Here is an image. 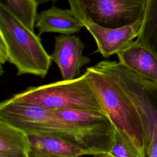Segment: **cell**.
I'll use <instances>...</instances> for the list:
<instances>
[{"instance_id":"obj_15","label":"cell","mask_w":157,"mask_h":157,"mask_svg":"<svg viewBox=\"0 0 157 157\" xmlns=\"http://www.w3.org/2000/svg\"><path fill=\"white\" fill-rule=\"evenodd\" d=\"M11 12L27 28L34 31L38 4L34 0H6Z\"/></svg>"},{"instance_id":"obj_12","label":"cell","mask_w":157,"mask_h":157,"mask_svg":"<svg viewBox=\"0 0 157 157\" xmlns=\"http://www.w3.org/2000/svg\"><path fill=\"white\" fill-rule=\"evenodd\" d=\"M83 27V23L71 9H63L54 5L40 12L35 24L39 36L45 33L71 35L80 31Z\"/></svg>"},{"instance_id":"obj_14","label":"cell","mask_w":157,"mask_h":157,"mask_svg":"<svg viewBox=\"0 0 157 157\" xmlns=\"http://www.w3.org/2000/svg\"><path fill=\"white\" fill-rule=\"evenodd\" d=\"M136 40L147 44L157 54V0H147Z\"/></svg>"},{"instance_id":"obj_10","label":"cell","mask_w":157,"mask_h":157,"mask_svg":"<svg viewBox=\"0 0 157 157\" xmlns=\"http://www.w3.org/2000/svg\"><path fill=\"white\" fill-rule=\"evenodd\" d=\"M117 55L126 67L143 78L157 83V54L147 44L133 40Z\"/></svg>"},{"instance_id":"obj_5","label":"cell","mask_w":157,"mask_h":157,"mask_svg":"<svg viewBox=\"0 0 157 157\" xmlns=\"http://www.w3.org/2000/svg\"><path fill=\"white\" fill-rule=\"evenodd\" d=\"M0 120L26 134L42 133L59 136L77 144L88 155L77 128L58 117L53 110L37 105L18 103L8 99L0 104Z\"/></svg>"},{"instance_id":"obj_4","label":"cell","mask_w":157,"mask_h":157,"mask_svg":"<svg viewBox=\"0 0 157 157\" xmlns=\"http://www.w3.org/2000/svg\"><path fill=\"white\" fill-rule=\"evenodd\" d=\"M9 99L13 102L37 105L51 110L104 112L85 72L72 80L29 87Z\"/></svg>"},{"instance_id":"obj_17","label":"cell","mask_w":157,"mask_h":157,"mask_svg":"<svg viewBox=\"0 0 157 157\" xmlns=\"http://www.w3.org/2000/svg\"><path fill=\"white\" fill-rule=\"evenodd\" d=\"M8 61V52L4 41L0 38V64L1 72H2V65Z\"/></svg>"},{"instance_id":"obj_7","label":"cell","mask_w":157,"mask_h":157,"mask_svg":"<svg viewBox=\"0 0 157 157\" xmlns=\"http://www.w3.org/2000/svg\"><path fill=\"white\" fill-rule=\"evenodd\" d=\"M53 110L58 117L77 128L89 155L109 153L115 127L105 113L75 109Z\"/></svg>"},{"instance_id":"obj_6","label":"cell","mask_w":157,"mask_h":157,"mask_svg":"<svg viewBox=\"0 0 157 157\" xmlns=\"http://www.w3.org/2000/svg\"><path fill=\"white\" fill-rule=\"evenodd\" d=\"M82 23L117 28L142 20L147 0H67Z\"/></svg>"},{"instance_id":"obj_11","label":"cell","mask_w":157,"mask_h":157,"mask_svg":"<svg viewBox=\"0 0 157 157\" xmlns=\"http://www.w3.org/2000/svg\"><path fill=\"white\" fill-rule=\"evenodd\" d=\"M29 157H80L87 153L77 144L59 136L42 134H26Z\"/></svg>"},{"instance_id":"obj_8","label":"cell","mask_w":157,"mask_h":157,"mask_svg":"<svg viewBox=\"0 0 157 157\" xmlns=\"http://www.w3.org/2000/svg\"><path fill=\"white\" fill-rule=\"evenodd\" d=\"M84 48V44L77 36L60 34L55 37L50 57L59 69L63 80L80 76L81 68L90 63V59L83 55Z\"/></svg>"},{"instance_id":"obj_16","label":"cell","mask_w":157,"mask_h":157,"mask_svg":"<svg viewBox=\"0 0 157 157\" xmlns=\"http://www.w3.org/2000/svg\"><path fill=\"white\" fill-rule=\"evenodd\" d=\"M108 153L113 157H142L136 148L115 128L112 147Z\"/></svg>"},{"instance_id":"obj_13","label":"cell","mask_w":157,"mask_h":157,"mask_svg":"<svg viewBox=\"0 0 157 157\" xmlns=\"http://www.w3.org/2000/svg\"><path fill=\"white\" fill-rule=\"evenodd\" d=\"M0 157H29L27 135L0 120Z\"/></svg>"},{"instance_id":"obj_19","label":"cell","mask_w":157,"mask_h":157,"mask_svg":"<svg viewBox=\"0 0 157 157\" xmlns=\"http://www.w3.org/2000/svg\"><path fill=\"white\" fill-rule=\"evenodd\" d=\"M93 157H113V156H112L108 153H101V154L94 155Z\"/></svg>"},{"instance_id":"obj_3","label":"cell","mask_w":157,"mask_h":157,"mask_svg":"<svg viewBox=\"0 0 157 157\" xmlns=\"http://www.w3.org/2000/svg\"><path fill=\"white\" fill-rule=\"evenodd\" d=\"M85 73L113 126L144 157V134L142 123L135 106L120 86L95 65Z\"/></svg>"},{"instance_id":"obj_1","label":"cell","mask_w":157,"mask_h":157,"mask_svg":"<svg viewBox=\"0 0 157 157\" xmlns=\"http://www.w3.org/2000/svg\"><path fill=\"white\" fill-rule=\"evenodd\" d=\"M96 66L120 86L137 109L144 129V157H157V83L143 78L119 61L104 60Z\"/></svg>"},{"instance_id":"obj_2","label":"cell","mask_w":157,"mask_h":157,"mask_svg":"<svg viewBox=\"0 0 157 157\" xmlns=\"http://www.w3.org/2000/svg\"><path fill=\"white\" fill-rule=\"evenodd\" d=\"M0 38L7 47L8 61L14 65L17 75L32 74L44 78L52 63L40 36L21 23L0 2Z\"/></svg>"},{"instance_id":"obj_18","label":"cell","mask_w":157,"mask_h":157,"mask_svg":"<svg viewBox=\"0 0 157 157\" xmlns=\"http://www.w3.org/2000/svg\"><path fill=\"white\" fill-rule=\"evenodd\" d=\"M37 4H42L47 2H56L58 0H34Z\"/></svg>"},{"instance_id":"obj_9","label":"cell","mask_w":157,"mask_h":157,"mask_svg":"<svg viewBox=\"0 0 157 157\" xmlns=\"http://www.w3.org/2000/svg\"><path fill=\"white\" fill-rule=\"evenodd\" d=\"M142 20L117 28H107L91 22L83 25L95 40L97 50L103 57L117 54L137 38Z\"/></svg>"}]
</instances>
